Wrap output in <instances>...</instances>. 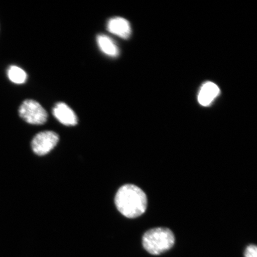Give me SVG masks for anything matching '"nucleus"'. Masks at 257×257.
<instances>
[{
  "label": "nucleus",
  "mask_w": 257,
  "mask_h": 257,
  "mask_svg": "<svg viewBox=\"0 0 257 257\" xmlns=\"http://www.w3.org/2000/svg\"><path fill=\"white\" fill-rule=\"evenodd\" d=\"M115 204L117 210L124 216L137 218L146 212L147 197L146 193L137 186L124 185L118 189L115 195Z\"/></svg>",
  "instance_id": "nucleus-1"
},
{
  "label": "nucleus",
  "mask_w": 257,
  "mask_h": 257,
  "mask_svg": "<svg viewBox=\"0 0 257 257\" xmlns=\"http://www.w3.org/2000/svg\"><path fill=\"white\" fill-rule=\"evenodd\" d=\"M175 242L174 234L166 227L154 228L148 230L143 237L144 249L154 255L168 251L174 245Z\"/></svg>",
  "instance_id": "nucleus-2"
},
{
  "label": "nucleus",
  "mask_w": 257,
  "mask_h": 257,
  "mask_svg": "<svg viewBox=\"0 0 257 257\" xmlns=\"http://www.w3.org/2000/svg\"><path fill=\"white\" fill-rule=\"evenodd\" d=\"M19 114L26 122L31 124H43L47 121V112L34 99L24 101L19 107Z\"/></svg>",
  "instance_id": "nucleus-3"
},
{
  "label": "nucleus",
  "mask_w": 257,
  "mask_h": 257,
  "mask_svg": "<svg viewBox=\"0 0 257 257\" xmlns=\"http://www.w3.org/2000/svg\"><path fill=\"white\" fill-rule=\"evenodd\" d=\"M59 137L53 131H44L38 133L32 140V149L38 156H44L56 146Z\"/></svg>",
  "instance_id": "nucleus-4"
},
{
  "label": "nucleus",
  "mask_w": 257,
  "mask_h": 257,
  "mask_svg": "<svg viewBox=\"0 0 257 257\" xmlns=\"http://www.w3.org/2000/svg\"><path fill=\"white\" fill-rule=\"evenodd\" d=\"M54 116L61 123L66 126H75L78 124V117L72 109L64 102H58L53 110Z\"/></svg>",
  "instance_id": "nucleus-5"
},
{
  "label": "nucleus",
  "mask_w": 257,
  "mask_h": 257,
  "mask_svg": "<svg viewBox=\"0 0 257 257\" xmlns=\"http://www.w3.org/2000/svg\"><path fill=\"white\" fill-rule=\"evenodd\" d=\"M107 29L110 33L123 39H127L132 33L130 22L126 19L120 17L111 18L108 21Z\"/></svg>",
  "instance_id": "nucleus-6"
},
{
  "label": "nucleus",
  "mask_w": 257,
  "mask_h": 257,
  "mask_svg": "<svg viewBox=\"0 0 257 257\" xmlns=\"http://www.w3.org/2000/svg\"><path fill=\"white\" fill-rule=\"evenodd\" d=\"M220 94V89L215 83L208 82L202 85L198 96L199 103L203 106L210 105Z\"/></svg>",
  "instance_id": "nucleus-7"
},
{
  "label": "nucleus",
  "mask_w": 257,
  "mask_h": 257,
  "mask_svg": "<svg viewBox=\"0 0 257 257\" xmlns=\"http://www.w3.org/2000/svg\"><path fill=\"white\" fill-rule=\"evenodd\" d=\"M96 42L99 49L106 55L116 57L119 55V49L110 37L104 34H99L96 37Z\"/></svg>",
  "instance_id": "nucleus-8"
},
{
  "label": "nucleus",
  "mask_w": 257,
  "mask_h": 257,
  "mask_svg": "<svg viewBox=\"0 0 257 257\" xmlns=\"http://www.w3.org/2000/svg\"><path fill=\"white\" fill-rule=\"evenodd\" d=\"M8 76L10 80L16 84H22L27 79V74L21 67L11 66L8 70Z\"/></svg>",
  "instance_id": "nucleus-9"
},
{
  "label": "nucleus",
  "mask_w": 257,
  "mask_h": 257,
  "mask_svg": "<svg viewBox=\"0 0 257 257\" xmlns=\"http://www.w3.org/2000/svg\"><path fill=\"white\" fill-rule=\"evenodd\" d=\"M245 257H257V247L254 245L247 246L245 250Z\"/></svg>",
  "instance_id": "nucleus-10"
}]
</instances>
